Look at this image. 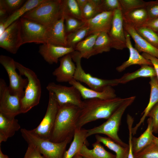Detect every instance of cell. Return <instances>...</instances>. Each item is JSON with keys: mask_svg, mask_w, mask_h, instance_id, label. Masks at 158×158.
<instances>
[{"mask_svg": "<svg viewBox=\"0 0 158 158\" xmlns=\"http://www.w3.org/2000/svg\"><path fill=\"white\" fill-rule=\"evenodd\" d=\"M157 34L158 35V32H157Z\"/></svg>", "mask_w": 158, "mask_h": 158, "instance_id": "obj_52", "label": "cell"}, {"mask_svg": "<svg viewBox=\"0 0 158 158\" xmlns=\"http://www.w3.org/2000/svg\"><path fill=\"white\" fill-rule=\"evenodd\" d=\"M93 148L90 149L84 144L78 153L84 158H116V155L107 151L96 141L92 144Z\"/></svg>", "mask_w": 158, "mask_h": 158, "instance_id": "obj_27", "label": "cell"}, {"mask_svg": "<svg viewBox=\"0 0 158 158\" xmlns=\"http://www.w3.org/2000/svg\"><path fill=\"white\" fill-rule=\"evenodd\" d=\"M63 15L64 18L65 28L66 35L80 28L85 24V21L83 20L69 16Z\"/></svg>", "mask_w": 158, "mask_h": 158, "instance_id": "obj_37", "label": "cell"}, {"mask_svg": "<svg viewBox=\"0 0 158 158\" xmlns=\"http://www.w3.org/2000/svg\"><path fill=\"white\" fill-rule=\"evenodd\" d=\"M96 141L101 142L116 153V158H128L129 147L122 146L109 137L98 135L95 136Z\"/></svg>", "mask_w": 158, "mask_h": 158, "instance_id": "obj_31", "label": "cell"}, {"mask_svg": "<svg viewBox=\"0 0 158 158\" xmlns=\"http://www.w3.org/2000/svg\"><path fill=\"white\" fill-rule=\"evenodd\" d=\"M143 26L147 27L157 32H158V17L149 19Z\"/></svg>", "mask_w": 158, "mask_h": 158, "instance_id": "obj_45", "label": "cell"}, {"mask_svg": "<svg viewBox=\"0 0 158 158\" xmlns=\"http://www.w3.org/2000/svg\"><path fill=\"white\" fill-rule=\"evenodd\" d=\"M62 15V0H46L26 13L22 17L49 28Z\"/></svg>", "mask_w": 158, "mask_h": 158, "instance_id": "obj_4", "label": "cell"}, {"mask_svg": "<svg viewBox=\"0 0 158 158\" xmlns=\"http://www.w3.org/2000/svg\"><path fill=\"white\" fill-rule=\"evenodd\" d=\"M122 13L124 22L135 29L143 26L149 19L145 8L135 9Z\"/></svg>", "mask_w": 158, "mask_h": 158, "instance_id": "obj_23", "label": "cell"}, {"mask_svg": "<svg viewBox=\"0 0 158 158\" xmlns=\"http://www.w3.org/2000/svg\"><path fill=\"white\" fill-rule=\"evenodd\" d=\"M134 155L135 158H158V145L153 141L150 145Z\"/></svg>", "mask_w": 158, "mask_h": 158, "instance_id": "obj_38", "label": "cell"}, {"mask_svg": "<svg viewBox=\"0 0 158 158\" xmlns=\"http://www.w3.org/2000/svg\"><path fill=\"white\" fill-rule=\"evenodd\" d=\"M62 9L63 15L84 21L76 0H62Z\"/></svg>", "mask_w": 158, "mask_h": 158, "instance_id": "obj_33", "label": "cell"}, {"mask_svg": "<svg viewBox=\"0 0 158 158\" xmlns=\"http://www.w3.org/2000/svg\"><path fill=\"white\" fill-rule=\"evenodd\" d=\"M80 112V108L75 105L59 106L50 140L60 142L68 138H73Z\"/></svg>", "mask_w": 158, "mask_h": 158, "instance_id": "obj_2", "label": "cell"}, {"mask_svg": "<svg viewBox=\"0 0 158 158\" xmlns=\"http://www.w3.org/2000/svg\"><path fill=\"white\" fill-rule=\"evenodd\" d=\"M75 51L72 47L46 43L39 47V52L45 61L51 64L57 63L60 58Z\"/></svg>", "mask_w": 158, "mask_h": 158, "instance_id": "obj_16", "label": "cell"}, {"mask_svg": "<svg viewBox=\"0 0 158 158\" xmlns=\"http://www.w3.org/2000/svg\"><path fill=\"white\" fill-rule=\"evenodd\" d=\"M126 39V47L129 50L130 55L128 59L123 62L121 65L116 67V70L119 72H122L127 67L134 65H139L141 66L147 65L152 66L151 61L140 55L137 50L132 44L130 35L124 30Z\"/></svg>", "mask_w": 158, "mask_h": 158, "instance_id": "obj_20", "label": "cell"}, {"mask_svg": "<svg viewBox=\"0 0 158 158\" xmlns=\"http://www.w3.org/2000/svg\"><path fill=\"white\" fill-rule=\"evenodd\" d=\"M0 63L6 71L9 78L8 88L11 94L23 97L24 95V89L26 87L28 81L27 78L22 77L16 71L15 61L9 56L1 55L0 56Z\"/></svg>", "mask_w": 158, "mask_h": 158, "instance_id": "obj_12", "label": "cell"}, {"mask_svg": "<svg viewBox=\"0 0 158 158\" xmlns=\"http://www.w3.org/2000/svg\"><path fill=\"white\" fill-rule=\"evenodd\" d=\"M121 9L119 0H101L99 6L100 13L103 12H114Z\"/></svg>", "mask_w": 158, "mask_h": 158, "instance_id": "obj_41", "label": "cell"}, {"mask_svg": "<svg viewBox=\"0 0 158 158\" xmlns=\"http://www.w3.org/2000/svg\"><path fill=\"white\" fill-rule=\"evenodd\" d=\"M142 55L146 59L150 61L154 68L158 80V58L147 54L143 53Z\"/></svg>", "mask_w": 158, "mask_h": 158, "instance_id": "obj_46", "label": "cell"}, {"mask_svg": "<svg viewBox=\"0 0 158 158\" xmlns=\"http://www.w3.org/2000/svg\"><path fill=\"white\" fill-rule=\"evenodd\" d=\"M99 33L91 34L86 37L76 45L75 50L80 53L82 58L88 59L94 55V47Z\"/></svg>", "mask_w": 158, "mask_h": 158, "instance_id": "obj_29", "label": "cell"}, {"mask_svg": "<svg viewBox=\"0 0 158 158\" xmlns=\"http://www.w3.org/2000/svg\"><path fill=\"white\" fill-rule=\"evenodd\" d=\"M22 45L20 18L13 22L0 35V47L15 54Z\"/></svg>", "mask_w": 158, "mask_h": 158, "instance_id": "obj_13", "label": "cell"}, {"mask_svg": "<svg viewBox=\"0 0 158 158\" xmlns=\"http://www.w3.org/2000/svg\"><path fill=\"white\" fill-rule=\"evenodd\" d=\"M22 136L28 145L36 146L44 158H63L67 145L73 138H68L60 142H52L41 138L25 128L20 130Z\"/></svg>", "mask_w": 158, "mask_h": 158, "instance_id": "obj_6", "label": "cell"}, {"mask_svg": "<svg viewBox=\"0 0 158 158\" xmlns=\"http://www.w3.org/2000/svg\"><path fill=\"white\" fill-rule=\"evenodd\" d=\"M73 60L75 63L76 71L74 79L79 82L83 83L90 88L98 91H102L108 86H116L120 84L119 78L110 80L102 79L86 73L81 65L82 58L80 53L76 51L71 53Z\"/></svg>", "mask_w": 158, "mask_h": 158, "instance_id": "obj_7", "label": "cell"}, {"mask_svg": "<svg viewBox=\"0 0 158 158\" xmlns=\"http://www.w3.org/2000/svg\"><path fill=\"white\" fill-rule=\"evenodd\" d=\"M111 43L108 33H100L97 37L94 47V55L110 51Z\"/></svg>", "mask_w": 158, "mask_h": 158, "instance_id": "obj_32", "label": "cell"}, {"mask_svg": "<svg viewBox=\"0 0 158 158\" xmlns=\"http://www.w3.org/2000/svg\"><path fill=\"white\" fill-rule=\"evenodd\" d=\"M135 98V96L126 98L122 103L106 121L99 126L87 130V137L95 134H104L122 146L128 147V145L124 142L120 138L118 132L123 114L128 107L133 102Z\"/></svg>", "mask_w": 158, "mask_h": 158, "instance_id": "obj_3", "label": "cell"}, {"mask_svg": "<svg viewBox=\"0 0 158 158\" xmlns=\"http://www.w3.org/2000/svg\"><path fill=\"white\" fill-rule=\"evenodd\" d=\"M123 24L121 9L115 10L114 12L111 27L108 33L111 40L112 48L122 50L127 48Z\"/></svg>", "mask_w": 158, "mask_h": 158, "instance_id": "obj_14", "label": "cell"}, {"mask_svg": "<svg viewBox=\"0 0 158 158\" xmlns=\"http://www.w3.org/2000/svg\"><path fill=\"white\" fill-rule=\"evenodd\" d=\"M20 128L18 121L0 113V145L13 136Z\"/></svg>", "mask_w": 158, "mask_h": 158, "instance_id": "obj_22", "label": "cell"}, {"mask_svg": "<svg viewBox=\"0 0 158 158\" xmlns=\"http://www.w3.org/2000/svg\"><path fill=\"white\" fill-rule=\"evenodd\" d=\"M124 30L134 41L135 48L139 52H143L158 58V49L142 37L133 27L123 22Z\"/></svg>", "mask_w": 158, "mask_h": 158, "instance_id": "obj_21", "label": "cell"}, {"mask_svg": "<svg viewBox=\"0 0 158 158\" xmlns=\"http://www.w3.org/2000/svg\"><path fill=\"white\" fill-rule=\"evenodd\" d=\"M137 33L151 44L158 49V35L150 29L145 26L135 29Z\"/></svg>", "mask_w": 158, "mask_h": 158, "instance_id": "obj_36", "label": "cell"}, {"mask_svg": "<svg viewBox=\"0 0 158 158\" xmlns=\"http://www.w3.org/2000/svg\"><path fill=\"white\" fill-rule=\"evenodd\" d=\"M68 83L78 90L82 97L85 100L92 99H108L116 97L115 90L110 86L107 87L102 91H98L85 87L74 79Z\"/></svg>", "mask_w": 158, "mask_h": 158, "instance_id": "obj_18", "label": "cell"}, {"mask_svg": "<svg viewBox=\"0 0 158 158\" xmlns=\"http://www.w3.org/2000/svg\"><path fill=\"white\" fill-rule=\"evenodd\" d=\"M153 141L158 145V138L154 135Z\"/></svg>", "mask_w": 158, "mask_h": 158, "instance_id": "obj_51", "label": "cell"}, {"mask_svg": "<svg viewBox=\"0 0 158 158\" xmlns=\"http://www.w3.org/2000/svg\"><path fill=\"white\" fill-rule=\"evenodd\" d=\"M72 158H84L83 156L77 153L75 154Z\"/></svg>", "mask_w": 158, "mask_h": 158, "instance_id": "obj_50", "label": "cell"}, {"mask_svg": "<svg viewBox=\"0 0 158 158\" xmlns=\"http://www.w3.org/2000/svg\"><path fill=\"white\" fill-rule=\"evenodd\" d=\"M125 99L116 97L108 99H92L85 100L80 108L77 128H81L87 123L99 119H107Z\"/></svg>", "mask_w": 158, "mask_h": 158, "instance_id": "obj_1", "label": "cell"}, {"mask_svg": "<svg viewBox=\"0 0 158 158\" xmlns=\"http://www.w3.org/2000/svg\"><path fill=\"white\" fill-rule=\"evenodd\" d=\"M24 158H44L35 146L28 145Z\"/></svg>", "mask_w": 158, "mask_h": 158, "instance_id": "obj_44", "label": "cell"}, {"mask_svg": "<svg viewBox=\"0 0 158 158\" xmlns=\"http://www.w3.org/2000/svg\"><path fill=\"white\" fill-rule=\"evenodd\" d=\"M49 92V101L45 115L38 126L30 131L38 137L50 140L59 106L54 94L51 92Z\"/></svg>", "mask_w": 158, "mask_h": 158, "instance_id": "obj_8", "label": "cell"}, {"mask_svg": "<svg viewBox=\"0 0 158 158\" xmlns=\"http://www.w3.org/2000/svg\"><path fill=\"white\" fill-rule=\"evenodd\" d=\"M15 64L20 74L25 76L28 81L21 100L22 113H25L39 103L41 94V85L32 70L16 61Z\"/></svg>", "mask_w": 158, "mask_h": 158, "instance_id": "obj_5", "label": "cell"}, {"mask_svg": "<svg viewBox=\"0 0 158 158\" xmlns=\"http://www.w3.org/2000/svg\"><path fill=\"white\" fill-rule=\"evenodd\" d=\"M145 8L149 19L158 17V0L147 2Z\"/></svg>", "mask_w": 158, "mask_h": 158, "instance_id": "obj_42", "label": "cell"}, {"mask_svg": "<svg viewBox=\"0 0 158 158\" xmlns=\"http://www.w3.org/2000/svg\"><path fill=\"white\" fill-rule=\"evenodd\" d=\"M154 76H156V73L153 67L143 65L134 72L124 74L119 78L120 84H125L139 77L151 78Z\"/></svg>", "mask_w": 158, "mask_h": 158, "instance_id": "obj_30", "label": "cell"}, {"mask_svg": "<svg viewBox=\"0 0 158 158\" xmlns=\"http://www.w3.org/2000/svg\"><path fill=\"white\" fill-rule=\"evenodd\" d=\"M101 1V0H88L82 12L84 21L90 19L100 13L99 6Z\"/></svg>", "mask_w": 158, "mask_h": 158, "instance_id": "obj_35", "label": "cell"}, {"mask_svg": "<svg viewBox=\"0 0 158 158\" xmlns=\"http://www.w3.org/2000/svg\"><path fill=\"white\" fill-rule=\"evenodd\" d=\"M88 27L85 25L66 35L67 47L75 48L76 45L87 36Z\"/></svg>", "mask_w": 158, "mask_h": 158, "instance_id": "obj_34", "label": "cell"}, {"mask_svg": "<svg viewBox=\"0 0 158 158\" xmlns=\"http://www.w3.org/2000/svg\"><path fill=\"white\" fill-rule=\"evenodd\" d=\"M20 20L22 45L27 43L42 44L47 43L48 28L22 17Z\"/></svg>", "mask_w": 158, "mask_h": 158, "instance_id": "obj_9", "label": "cell"}, {"mask_svg": "<svg viewBox=\"0 0 158 158\" xmlns=\"http://www.w3.org/2000/svg\"><path fill=\"white\" fill-rule=\"evenodd\" d=\"M147 116L151 118L152 121L153 132L158 133V103L151 109Z\"/></svg>", "mask_w": 158, "mask_h": 158, "instance_id": "obj_43", "label": "cell"}, {"mask_svg": "<svg viewBox=\"0 0 158 158\" xmlns=\"http://www.w3.org/2000/svg\"><path fill=\"white\" fill-rule=\"evenodd\" d=\"M150 84L151 92L149 103L142 112V116L139 122L132 129V134H135L140 126L143 123L147 115L151 109L158 103V80L156 76L150 78Z\"/></svg>", "mask_w": 158, "mask_h": 158, "instance_id": "obj_25", "label": "cell"}, {"mask_svg": "<svg viewBox=\"0 0 158 158\" xmlns=\"http://www.w3.org/2000/svg\"><path fill=\"white\" fill-rule=\"evenodd\" d=\"M46 0H28L19 8L7 18L4 24L6 29L13 22L20 19L28 12L46 1Z\"/></svg>", "mask_w": 158, "mask_h": 158, "instance_id": "obj_28", "label": "cell"}, {"mask_svg": "<svg viewBox=\"0 0 158 158\" xmlns=\"http://www.w3.org/2000/svg\"><path fill=\"white\" fill-rule=\"evenodd\" d=\"M0 158H9L6 155L4 154L0 147Z\"/></svg>", "mask_w": 158, "mask_h": 158, "instance_id": "obj_49", "label": "cell"}, {"mask_svg": "<svg viewBox=\"0 0 158 158\" xmlns=\"http://www.w3.org/2000/svg\"><path fill=\"white\" fill-rule=\"evenodd\" d=\"M25 2L24 0H0V6L6 10L9 16L19 8Z\"/></svg>", "mask_w": 158, "mask_h": 158, "instance_id": "obj_40", "label": "cell"}, {"mask_svg": "<svg viewBox=\"0 0 158 158\" xmlns=\"http://www.w3.org/2000/svg\"><path fill=\"white\" fill-rule=\"evenodd\" d=\"M46 43L67 47L64 18L63 14L60 18L48 28Z\"/></svg>", "mask_w": 158, "mask_h": 158, "instance_id": "obj_19", "label": "cell"}, {"mask_svg": "<svg viewBox=\"0 0 158 158\" xmlns=\"http://www.w3.org/2000/svg\"><path fill=\"white\" fill-rule=\"evenodd\" d=\"M147 123L146 129L139 137L132 138V149L134 154L140 151L153 141V122L151 118H148Z\"/></svg>", "mask_w": 158, "mask_h": 158, "instance_id": "obj_24", "label": "cell"}, {"mask_svg": "<svg viewBox=\"0 0 158 158\" xmlns=\"http://www.w3.org/2000/svg\"><path fill=\"white\" fill-rule=\"evenodd\" d=\"M132 133L131 131H129L128 147L129 152L128 158H135L132 149Z\"/></svg>", "mask_w": 158, "mask_h": 158, "instance_id": "obj_47", "label": "cell"}, {"mask_svg": "<svg viewBox=\"0 0 158 158\" xmlns=\"http://www.w3.org/2000/svg\"><path fill=\"white\" fill-rule=\"evenodd\" d=\"M23 97L10 93L4 80L0 79V113L6 116L15 117L22 113Z\"/></svg>", "mask_w": 158, "mask_h": 158, "instance_id": "obj_10", "label": "cell"}, {"mask_svg": "<svg viewBox=\"0 0 158 158\" xmlns=\"http://www.w3.org/2000/svg\"><path fill=\"white\" fill-rule=\"evenodd\" d=\"M79 7L82 12V11L87 3L88 0H76Z\"/></svg>", "mask_w": 158, "mask_h": 158, "instance_id": "obj_48", "label": "cell"}, {"mask_svg": "<svg viewBox=\"0 0 158 158\" xmlns=\"http://www.w3.org/2000/svg\"><path fill=\"white\" fill-rule=\"evenodd\" d=\"M114 12H103L85 21L89 28L87 36L92 34L105 32L108 33L111 25Z\"/></svg>", "mask_w": 158, "mask_h": 158, "instance_id": "obj_15", "label": "cell"}, {"mask_svg": "<svg viewBox=\"0 0 158 158\" xmlns=\"http://www.w3.org/2000/svg\"><path fill=\"white\" fill-rule=\"evenodd\" d=\"M122 12L140 8H145L147 2L142 0H119Z\"/></svg>", "mask_w": 158, "mask_h": 158, "instance_id": "obj_39", "label": "cell"}, {"mask_svg": "<svg viewBox=\"0 0 158 158\" xmlns=\"http://www.w3.org/2000/svg\"><path fill=\"white\" fill-rule=\"evenodd\" d=\"M87 130L76 128L73 141L68 150H66L63 158H72L78 153L84 144L86 143Z\"/></svg>", "mask_w": 158, "mask_h": 158, "instance_id": "obj_26", "label": "cell"}, {"mask_svg": "<svg viewBox=\"0 0 158 158\" xmlns=\"http://www.w3.org/2000/svg\"><path fill=\"white\" fill-rule=\"evenodd\" d=\"M72 60L71 53L59 59V66L52 73L57 82L69 83L74 79L76 67Z\"/></svg>", "mask_w": 158, "mask_h": 158, "instance_id": "obj_17", "label": "cell"}, {"mask_svg": "<svg viewBox=\"0 0 158 158\" xmlns=\"http://www.w3.org/2000/svg\"><path fill=\"white\" fill-rule=\"evenodd\" d=\"M46 88L49 92L54 94L59 106L71 104L81 107L83 101L80 92L75 87L66 86L51 82L48 84Z\"/></svg>", "mask_w": 158, "mask_h": 158, "instance_id": "obj_11", "label": "cell"}]
</instances>
